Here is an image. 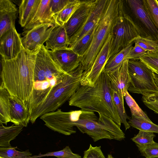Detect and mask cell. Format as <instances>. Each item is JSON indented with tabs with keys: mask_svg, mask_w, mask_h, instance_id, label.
Returning a JSON list of instances; mask_svg holds the SVG:
<instances>
[{
	"mask_svg": "<svg viewBox=\"0 0 158 158\" xmlns=\"http://www.w3.org/2000/svg\"><path fill=\"white\" fill-rule=\"evenodd\" d=\"M0 158H2L0 157Z\"/></svg>",
	"mask_w": 158,
	"mask_h": 158,
	"instance_id": "obj_45",
	"label": "cell"
},
{
	"mask_svg": "<svg viewBox=\"0 0 158 158\" xmlns=\"http://www.w3.org/2000/svg\"><path fill=\"white\" fill-rule=\"evenodd\" d=\"M98 114V118L94 112L77 110L74 125L94 142L102 139L121 141L125 138L120 127L113 120L104 115Z\"/></svg>",
	"mask_w": 158,
	"mask_h": 158,
	"instance_id": "obj_3",
	"label": "cell"
},
{
	"mask_svg": "<svg viewBox=\"0 0 158 158\" xmlns=\"http://www.w3.org/2000/svg\"><path fill=\"white\" fill-rule=\"evenodd\" d=\"M141 155L146 158L158 157V143H154L148 144H136Z\"/></svg>",
	"mask_w": 158,
	"mask_h": 158,
	"instance_id": "obj_38",
	"label": "cell"
},
{
	"mask_svg": "<svg viewBox=\"0 0 158 158\" xmlns=\"http://www.w3.org/2000/svg\"><path fill=\"white\" fill-rule=\"evenodd\" d=\"M111 39L109 35L100 51L97 55L91 68L87 74L82 77L81 85L94 86L103 70L109 58Z\"/></svg>",
	"mask_w": 158,
	"mask_h": 158,
	"instance_id": "obj_13",
	"label": "cell"
},
{
	"mask_svg": "<svg viewBox=\"0 0 158 158\" xmlns=\"http://www.w3.org/2000/svg\"><path fill=\"white\" fill-rule=\"evenodd\" d=\"M126 2L136 19L141 24V30H143L148 37L158 42V30L146 10L143 0H127Z\"/></svg>",
	"mask_w": 158,
	"mask_h": 158,
	"instance_id": "obj_11",
	"label": "cell"
},
{
	"mask_svg": "<svg viewBox=\"0 0 158 158\" xmlns=\"http://www.w3.org/2000/svg\"><path fill=\"white\" fill-rule=\"evenodd\" d=\"M124 97L125 98L127 105L130 109L131 115L149 121H151L146 113L139 107L128 91L126 92Z\"/></svg>",
	"mask_w": 158,
	"mask_h": 158,
	"instance_id": "obj_31",
	"label": "cell"
},
{
	"mask_svg": "<svg viewBox=\"0 0 158 158\" xmlns=\"http://www.w3.org/2000/svg\"><path fill=\"white\" fill-rule=\"evenodd\" d=\"M55 24H42L22 33L23 47L28 53L37 54L46 42Z\"/></svg>",
	"mask_w": 158,
	"mask_h": 158,
	"instance_id": "obj_9",
	"label": "cell"
},
{
	"mask_svg": "<svg viewBox=\"0 0 158 158\" xmlns=\"http://www.w3.org/2000/svg\"><path fill=\"white\" fill-rule=\"evenodd\" d=\"M140 60L145 64L155 73L158 75V52H148Z\"/></svg>",
	"mask_w": 158,
	"mask_h": 158,
	"instance_id": "obj_35",
	"label": "cell"
},
{
	"mask_svg": "<svg viewBox=\"0 0 158 158\" xmlns=\"http://www.w3.org/2000/svg\"><path fill=\"white\" fill-rule=\"evenodd\" d=\"M69 39L64 26L55 25L45 42L48 50L54 51L69 47Z\"/></svg>",
	"mask_w": 158,
	"mask_h": 158,
	"instance_id": "obj_21",
	"label": "cell"
},
{
	"mask_svg": "<svg viewBox=\"0 0 158 158\" xmlns=\"http://www.w3.org/2000/svg\"><path fill=\"white\" fill-rule=\"evenodd\" d=\"M40 118L44 125L51 130L66 135L75 133V127L71 117V111L65 112L60 109L45 113Z\"/></svg>",
	"mask_w": 158,
	"mask_h": 158,
	"instance_id": "obj_10",
	"label": "cell"
},
{
	"mask_svg": "<svg viewBox=\"0 0 158 158\" xmlns=\"http://www.w3.org/2000/svg\"><path fill=\"white\" fill-rule=\"evenodd\" d=\"M97 25L81 39L69 47L78 54L81 58L86 52L90 45Z\"/></svg>",
	"mask_w": 158,
	"mask_h": 158,
	"instance_id": "obj_27",
	"label": "cell"
},
{
	"mask_svg": "<svg viewBox=\"0 0 158 158\" xmlns=\"http://www.w3.org/2000/svg\"><path fill=\"white\" fill-rule=\"evenodd\" d=\"M128 123L130 126L139 130L158 133V125L149 121L131 115L128 117Z\"/></svg>",
	"mask_w": 158,
	"mask_h": 158,
	"instance_id": "obj_28",
	"label": "cell"
},
{
	"mask_svg": "<svg viewBox=\"0 0 158 158\" xmlns=\"http://www.w3.org/2000/svg\"><path fill=\"white\" fill-rule=\"evenodd\" d=\"M133 42L119 52L110 58L105 65L104 70L107 73L119 69L126 60L125 57L133 47Z\"/></svg>",
	"mask_w": 158,
	"mask_h": 158,
	"instance_id": "obj_24",
	"label": "cell"
},
{
	"mask_svg": "<svg viewBox=\"0 0 158 158\" xmlns=\"http://www.w3.org/2000/svg\"><path fill=\"white\" fill-rule=\"evenodd\" d=\"M69 73L64 71L54 61L43 45L37 54L34 71V81L63 79Z\"/></svg>",
	"mask_w": 158,
	"mask_h": 158,
	"instance_id": "obj_8",
	"label": "cell"
},
{
	"mask_svg": "<svg viewBox=\"0 0 158 158\" xmlns=\"http://www.w3.org/2000/svg\"><path fill=\"white\" fill-rule=\"evenodd\" d=\"M41 0H22L19 5V23L24 27L34 15Z\"/></svg>",
	"mask_w": 158,
	"mask_h": 158,
	"instance_id": "obj_22",
	"label": "cell"
},
{
	"mask_svg": "<svg viewBox=\"0 0 158 158\" xmlns=\"http://www.w3.org/2000/svg\"><path fill=\"white\" fill-rule=\"evenodd\" d=\"M128 70L130 82L128 90L130 92L143 95L158 92L155 73L140 60H129Z\"/></svg>",
	"mask_w": 158,
	"mask_h": 158,
	"instance_id": "obj_7",
	"label": "cell"
},
{
	"mask_svg": "<svg viewBox=\"0 0 158 158\" xmlns=\"http://www.w3.org/2000/svg\"><path fill=\"white\" fill-rule=\"evenodd\" d=\"M154 81L158 88V75L155 73L154 74Z\"/></svg>",
	"mask_w": 158,
	"mask_h": 158,
	"instance_id": "obj_42",
	"label": "cell"
},
{
	"mask_svg": "<svg viewBox=\"0 0 158 158\" xmlns=\"http://www.w3.org/2000/svg\"><path fill=\"white\" fill-rule=\"evenodd\" d=\"M112 94L114 104L121 122L124 125L125 130H126L131 126L127 121L128 116L127 114L124 106V96L112 89Z\"/></svg>",
	"mask_w": 158,
	"mask_h": 158,
	"instance_id": "obj_29",
	"label": "cell"
},
{
	"mask_svg": "<svg viewBox=\"0 0 158 158\" xmlns=\"http://www.w3.org/2000/svg\"><path fill=\"white\" fill-rule=\"evenodd\" d=\"M133 42L147 52H158V42L151 37L139 36L135 38Z\"/></svg>",
	"mask_w": 158,
	"mask_h": 158,
	"instance_id": "obj_32",
	"label": "cell"
},
{
	"mask_svg": "<svg viewBox=\"0 0 158 158\" xmlns=\"http://www.w3.org/2000/svg\"><path fill=\"white\" fill-rule=\"evenodd\" d=\"M155 136L153 132L139 130L138 133L131 138V139L136 144H148L155 142L153 139Z\"/></svg>",
	"mask_w": 158,
	"mask_h": 158,
	"instance_id": "obj_37",
	"label": "cell"
},
{
	"mask_svg": "<svg viewBox=\"0 0 158 158\" xmlns=\"http://www.w3.org/2000/svg\"><path fill=\"white\" fill-rule=\"evenodd\" d=\"M70 1L71 0H50L49 7L54 17L63 10Z\"/></svg>",
	"mask_w": 158,
	"mask_h": 158,
	"instance_id": "obj_39",
	"label": "cell"
},
{
	"mask_svg": "<svg viewBox=\"0 0 158 158\" xmlns=\"http://www.w3.org/2000/svg\"><path fill=\"white\" fill-rule=\"evenodd\" d=\"M147 158H158V157H148Z\"/></svg>",
	"mask_w": 158,
	"mask_h": 158,
	"instance_id": "obj_44",
	"label": "cell"
},
{
	"mask_svg": "<svg viewBox=\"0 0 158 158\" xmlns=\"http://www.w3.org/2000/svg\"><path fill=\"white\" fill-rule=\"evenodd\" d=\"M10 95L1 83L0 86V123L7 125L10 122Z\"/></svg>",
	"mask_w": 158,
	"mask_h": 158,
	"instance_id": "obj_26",
	"label": "cell"
},
{
	"mask_svg": "<svg viewBox=\"0 0 158 158\" xmlns=\"http://www.w3.org/2000/svg\"><path fill=\"white\" fill-rule=\"evenodd\" d=\"M123 6V1L109 0L104 13L97 25L90 45L81 58L84 76L91 68L97 55L110 34L113 26Z\"/></svg>",
	"mask_w": 158,
	"mask_h": 158,
	"instance_id": "obj_4",
	"label": "cell"
},
{
	"mask_svg": "<svg viewBox=\"0 0 158 158\" xmlns=\"http://www.w3.org/2000/svg\"><path fill=\"white\" fill-rule=\"evenodd\" d=\"M109 0H97L86 21L82 27L69 41V47L81 39L99 23L106 8Z\"/></svg>",
	"mask_w": 158,
	"mask_h": 158,
	"instance_id": "obj_15",
	"label": "cell"
},
{
	"mask_svg": "<svg viewBox=\"0 0 158 158\" xmlns=\"http://www.w3.org/2000/svg\"><path fill=\"white\" fill-rule=\"evenodd\" d=\"M82 1L71 0L63 10L54 16L55 24L60 26H63L80 7Z\"/></svg>",
	"mask_w": 158,
	"mask_h": 158,
	"instance_id": "obj_25",
	"label": "cell"
},
{
	"mask_svg": "<svg viewBox=\"0 0 158 158\" xmlns=\"http://www.w3.org/2000/svg\"><path fill=\"white\" fill-rule=\"evenodd\" d=\"M50 156H55L57 158H81L79 154L73 153L68 146L62 150L48 152L45 154L40 153L38 155L32 156L31 158H40Z\"/></svg>",
	"mask_w": 158,
	"mask_h": 158,
	"instance_id": "obj_33",
	"label": "cell"
},
{
	"mask_svg": "<svg viewBox=\"0 0 158 158\" xmlns=\"http://www.w3.org/2000/svg\"><path fill=\"white\" fill-rule=\"evenodd\" d=\"M97 0H83L80 7L64 25L69 40L82 27Z\"/></svg>",
	"mask_w": 158,
	"mask_h": 158,
	"instance_id": "obj_14",
	"label": "cell"
},
{
	"mask_svg": "<svg viewBox=\"0 0 158 158\" xmlns=\"http://www.w3.org/2000/svg\"><path fill=\"white\" fill-rule=\"evenodd\" d=\"M107 158H114L111 155L109 154L108 155Z\"/></svg>",
	"mask_w": 158,
	"mask_h": 158,
	"instance_id": "obj_43",
	"label": "cell"
},
{
	"mask_svg": "<svg viewBox=\"0 0 158 158\" xmlns=\"http://www.w3.org/2000/svg\"><path fill=\"white\" fill-rule=\"evenodd\" d=\"M141 32L132 18L125 12L123 6L111 32L109 59L127 47L137 37L141 36Z\"/></svg>",
	"mask_w": 158,
	"mask_h": 158,
	"instance_id": "obj_6",
	"label": "cell"
},
{
	"mask_svg": "<svg viewBox=\"0 0 158 158\" xmlns=\"http://www.w3.org/2000/svg\"></svg>",
	"mask_w": 158,
	"mask_h": 158,
	"instance_id": "obj_46",
	"label": "cell"
},
{
	"mask_svg": "<svg viewBox=\"0 0 158 158\" xmlns=\"http://www.w3.org/2000/svg\"><path fill=\"white\" fill-rule=\"evenodd\" d=\"M143 2L146 10L158 30V1L143 0Z\"/></svg>",
	"mask_w": 158,
	"mask_h": 158,
	"instance_id": "obj_36",
	"label": "cell"
},
{
	"mask_svg": "<svg viewBox=\"0 0 158 158\" xmlns=\"http://www.w3.org/2000/svg\"><path fill=\"white\" fill-rule=\"evenodd\" d=\"M50 0H41L39 5L31 21L23 29L28 30L37 25L52 23L55 24L54 16L49 7Z\"/></svg>",
	"mask_w": 158,
	"mask_h": 158,
	"instance_id": "obj_20",
	"label": "cell"
},
{
	"mask_svg": "<svg viewBox=\"0 0 158 158\" xmlns=\"http://www.w3.org/2000/svg\"><path fill=\"white\" fill-rule=\"evenodd\" d=\"M10 122L27 127L30 121V116L27 107L14 97L10 96Z\"/></svg>",
	"mask_w": 158,
	"mask_h": 158,
	"instance_id": "obj_19",
	"label": "cell"
},
{
	"mask_svg": "<svg viewBox=\"0 0 158 158\" xmlns=\"http://www.w3.org/2000/svg\"><path fill=\"white\" fill-rule=\"evenodd\" d=\"M36 55L28 53L23 48L15 59L6 60L1 57V83L11 96L26 106L33 90Z\"/></svg>",
	"mask_w": 158,
	"mask_h": 158,
	"instance_id": "obj_1",
	"label": "cell"
},
{
	"mask_svg": "<svg viewBox=\"0 0 158 158\" xmlns=\"http://www.w3.org/2000/svg\"><path fill=\"white\" fill-rule=\"evenodd\" d=\"M147 52L138 45L135 44L134 46H133L127 55L125 59L126 60H140Z\"/></svg>",
	"mask_w": 158,
	"mask_h": 158,
	"instance_id": "obj_40",
	"label": "cell"
},
{
	"mask_svg": "<svg viewBox=\"0 0 158 158\" xmlns=\"http://www.w3.org/2000/svg\"><path fill=\"white\" fill-rule=\"evenodd\" d=\"M48 51L54 61L66 73L74 71L81 64V57L69 48Z\"/></svg>",
	"mask_w": 158,
	"mask_h": 158,
	"instance_id": "obj_16",
	"label": "cell"
},
{
	"mask_svg": "<svg viewBox=\"0 0 158 158\" xmlns=\"http://www.w3.org/2000/svg\"><path fill=\"white\" fill-rule=\"evenodd\" d=\"M22 37L15 27L6 31L0 37V54L6 60L16 59L23 48Z\"/></svg>",
	"mask_w": 158,
	"mask_h": 158,
	"instance_id": "obj_12",
	"label": "cell"
},
{
	"mask_svg": "<svg viewBox=\"0 0 158 158\" xmlns=\"http://www.w3.org/2000/svg\"><path fill=\"white\" fill-rule=\"evenodd\" d=\"M69 104L83 110L104 115L120 127L121 120L114 104L110 82L104 69L94 86L80 85L69 99Z\"/></svg>",
	"mask_w": 158,
	"mask_h": 158,
	"instance_id": "obj_2",
	"label": "cell"
},
{
	"mask_svg": "<svg viewBox=\"0 0 158 158\" xmlns=\"http://www.w3.org/2000/svg\"><path fill=\"white\" fill-rule=\"evenodd\" d=\"M128 61V59L126 60L119 69L107 73L112 89L123 96L128 91L130 82Z\"/></svg>",
	"mask_w": 158,
	"mask_h": 158,
	"instance_id": "obj_17",
	"label": "cell"
},
{
	"mask_svg": "<svg viewBox=\"0 0 158 158\" xmlns=\"http://www.w3.org/2000/svg\"><path fill=\"white\" fill-rule=\"evenodd\" d=\"M81 65L54 86L46 99L33 111L30 121L32 124L44 114L56 110L69 100L81 85L84 72Z\"/></svg>",
	"mask_w": 158,
	"mask_h": 158,
	"instance_id": "obj_5",
	"label": "cell"
},
{
	"mask_svg": "<svg viewBox=\"0 0 158 158\" xmlns=\"http://www.w3.org/2000/svg\"><path fill=\"white\" fill-rule=\"evenodd\" d=\"M18 10L12 0H0V37L15 27Z\"/></svg>",
	"mask_w": 158,
	"mask_h": 158,
	"instance_id": "obj_18",
	"label": "cell"
},
{
	"mask_svg": "<svg viewBox=\"0 0 158 158\" xmlns=\"http://www.w3.org/2000/svg\"><path fill=\"white\" fill-rule=\"evenodd\" d=\"M24 127L14 124L4 126L0 123V147L11 148L10 142L15 138L22 131Z\"/></svg>",
	"mask_w": 158,
	"mask_h": 158,
	"instance_id": "obj_23",
	"label": "cell"
},
{
	"mask_svg": "<svg viewBox=\"0 0 158 158\" xmlns=\"http://www.w3.org/2000/svg\"><path fill=\"white\" fill-rule=\"evenodd\" d=\"M142 100L146 106L158 114V92L145 94L143 95Z\"/></svg>",
	"mask_w": 158,
	"mask_h": 158,
	"instance_id": "obj_34",
	"label": "cell"
},
{
	"mask_svg": "<svg viewBox=\"0 0 158 158\" xmlns=\"http://www.w3.org/2000/svg\"><path fill=\"white\" fill-rule=\"evenodd\" d=\"M17 147L11 148L0 147V157L2 158H31L32 153L29 150L19 151Z\"/></svg>",
	"mask_w": 158,
	"mask_h": 158,
	"instance_id": "obj_30",
	"label": "cell"
},
{
	"mask_svg": "<svg viewBox=\"0 0 158 158\" xmlns=\"http://www.w3.org/2000/svg\"><path fill=\"white\" fill-rule=\"evenodd\" d=\"M101 148V146L94 147L90 144L89 148L84 152L83 158H106Z\"/></svg>",
	"mask_w": 158,
	"mask_h": 158,
	"instance_id": "obj_41",
	"label": "cell"
}]
</instances>
